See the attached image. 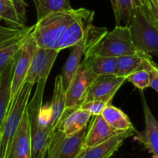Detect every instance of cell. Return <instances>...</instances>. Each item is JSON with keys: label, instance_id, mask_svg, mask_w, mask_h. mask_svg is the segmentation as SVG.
Returning <instances> with one entry per match:
<instances>
[{"label": "cell", "instance_id": "603a6c76", "mask_svg": "<svg viewBox=\"0 0 158 158\" xmlns=\"http://www.w3.org/2000/svg\"><path fill=\"white\" fill-rule=\"evenodd\" d=\"M101 115L110 126L118 131H126L135 128L128 116L120 108L110 103L106 106Z\"/></svg>", "mask_w": 158, "mask_h": 158}, {"label": "cell", "instance_id": "6da1fadb", "mask_svg": "<svg viewBox=\"0 0 158 158\" xmlns=\"http://www.w3.org/2000/svg\"><path fill=\"white\" fill-rule=\"evenodd\" d=\"M48 77L36 83V89L27 106L31 134V158H46L53 130L51 115L43 108V97Z\"/></svg>", "mask_w": 158, "mask_h": 158}, {"label": "cell", "instance_id": "8992f818", "mask_svg": "<svg viewBox=\"0 0 158 158\" xmlns=\"http://www.w3.org/2000/svg\"><path fill=\"white\" fill-rule=\"evenodd\" d=\"M93 54L84 56L73 78L66 89V107L80 106L86 100L88 89L96 77L90 65Z\"/></svg>", "mask_w": 158, "mask_h": 158}, {"label": "cell", "instance_id": "ac0fdd59", "mask_svg": "<svg viewBox=\"0 0 158 158\" xmlns=\"http://www.w3.org/2000/svg\"><path fill=\"white\" fill-rule=\"evenodd\" d=\"M121 132L123 131H118L110 126L102 115L94 116L89 128H87L83 142V148L101 143Z\"/></svg>", "mask_w": 158, "mask_h": 158}, {"label": "cell", "instance_id": "3957f363", "mask_svg": "<svg viewBox=\"0 0 158 158\" xmlns=\"http://www.w3.org/2000/svg\"><path fill=\"white\" fill-rule=\"evenodd\" d=\"M133 12L127 26L140 52L158 56V27L144 9L141 0H132Z\"/></svg>", "mask_w": 158, "mask_h": 158}, {"label": "cell", "instance_id": "52a82bcc", "mask_svg": "<svg viewBox=\"0 0 158 158\" xmlns=\"http://www.w3.org/2000/svg\"><path fill=\"white\" fill-rule=\"evenodd\" d=\"M33 29V26L2 27L0 26V76L13 61L15 55Z\"/></svg>", "mask_w": 158, "mask_h": 158}, {"label": "cell", "instance_id": "7c38bea8", "mask_svg": "<svg viewBox=\"0 0 158 158\" xmlns=\"http://www.w3.org/2000/svg\"><path fill=\"white\" fill-rule=\"evenodd\" d=\"M143 91L140 90V96L144 115L145 128L141 132L136 130L135 134L139 142L152 154L153 158H158V121L151 112Z\"/></svg>", "mask_w": 158, "mask_h": 158}, {"label": "cell", "instance_id": "4fadbf2b", "mask_svg": "<svg viewBox=\"0 0 158 158\" xmlns=\"http://www.w3.org/2000/svg\"><path fill=\"white\" fill-rule=\"evenodd\" d=\"M94 12L82 8L81 12L76 19L68 26L64 35L59 43V51L73 47L80 43L84 37L86 31L93 24Z\"/></svg>", "mask_w": 158, "mask_h": 158}, {"label": "cell", "instance_id": "8fae6325", "mask_svg": "<svg viewBox=\"0 0 158 158\" xmlns=\"http://www.w3.org/2000/svg\"><path fill=\"white\" fill-rule=\"evenodd\" d=\"M59 51L37 46L32 56L25 82L35 84L42 79L49 77L59 54Z\"/></svg>", "mask_w": 158, "mask_h": 158}, {"label": "cell", "instance_id": "83f0119b", "mask_svg": "<svg viewBox=\"0 0 158 158\" xmlns=\"http://www.w3.org/2000/svg\"><path fill=\"white\" fill-rule=\"evenodd\" d=\"M109 103L101 101V100H91V101L84 102L80 106L82 109L87 111L91 116L101 115Z\"/></svg>", "mask_w": 158, "mask_h": 158}, {"label": "cell", "instance_id": "f1b7e54d", "mask_svg": "<svg viewBox=\"0 0 158 158\" xmlns=\"http://www.w3.org/2000/svg\"><path fill=\"white\" fill-rule=\"evenodd\" d=\"M144 9L158 27V3L156 0H141Z\"/></svg>", "mask_w": 158, "mask_h": 158}, {"label": "cell", "instance_id": "30bf717a", "mask_svg": "<svg viewBox=\"0 0 158 158\" xmlns=\"http://www.w3.org/2000/svg\"><path fill=\"white\" fill-rule=\"evenodd\" d=\"M127 79L116 75H97L91 83L85 102L101 100L110 103Z\"/></svg>", "mask_w": 158, "mask_h": 158}, {"label": "cell", "instance_id": "d6986e66", "mask_svg": "<svg viewBox=\"0 0 158 158\" xmlns=\"http://www.w3.org/2000/svg\"><path fill=\"white\" fill-rule=\"evenodd\" d=\"M152 60L151 56L141 52L117 57L115 75L127 79L138 69H148Z\"/></svg>", "mask_w": 158, "mask_h": 158}, {"label": "cell", "instance_id": "9c48e42d", "mask_svg": "<svg viewBox=\"0 0 158 158\" xmlns=\"http://www.w3.org/2000/svg\"><path fill=\"white\" fill-rule=\"evenodd\" d=\"M36 48L37 45L35 40L30 33L26 39L24 43L14 58L13 71L11 83V104L17 93L25 83L26 74L29 70L32 56Z\"/></svg>", "mask_w": 158, "mask_h": 158}, {"label": "cell", "instance_id": "9a60e30c", "mask_svg": "<svg viewBox=\"0 0 158 158\" xmlns=\"http://www.w3.org/2000/svg\"><path fill=\"white\" fill-rule=\"evenodd\" d=\"M90 118V114L80 106L66 107L56 130L66 135H73L87 127Z\"/></svg>", "mask_w": 158, "mask_h": 158}, {"label": "cell", "instance_id": "d6a6232c", "mask_svg": "<svg viewBox=\"0 0 158 158\" xmlns=\"http://www.w3.org/2000/svg\"><path fill=\"white\" fill-rule=\"evenodd\" d=\"M0 77H1V76H0Z\"/></svg>", "mask_w": 158, "mask_h": 158}, {"label": "cell", "instance_id": "44dd1931", "mask_svg": "<svg viewBox=\"0 0 158 158\" xmlns=\"http://www.w3.org/2000/svg\"><path fill=\"white\" fill-rule=\"evenodd\" d=\"M13 61L4 69L0 77V131L11 107V83Z\"/></svg>", "mask_w": 158, "mask_h": 158}, {"label": "cell", "instance_id": "ffe728a7", "mask_svg": "<svg viewBox=\"0 0 158 158\" xmlns=\"http://www.w3.org/2000/svg\"><path fill=\"white\" fill-rule=\"evenodd\" d=\"M66 90L63 85V77L61 74L56 76L54 83L53 95L50 103L51 127L55 131L59 120L61 118L64 110L66 109Z\"/></svg>", "mask_w": 158, "mask_h": 158}, {"label": "cell", "instance_id": "cb8c5ba5", "mask_svg": "<svg viewBox=\"0 0 158 158\" xmlns=\"http://www.w3.org/2000/svg\"><path fill=\"white\" fill-rule=\"evenodd\" d=\"M37 14V20L51 12L73 9L69 0H32Z\"/></svg>", "mask_w": 158, "mask_h": 158}, {"label": "cell", "instance_id": "4316f807", "mask_svg": "<svg viewBox=\"0 0 158 158\" xmlns=\"http://www.w3.org/2000/svg\"><path fill=\"white\" fill-rule=\"evenodd\" d=\"M148 69H140L135 71L127 78V80L132 83L140 90H143L146 88L149 87L151 83Z\"/></svg>", "mask_w": 158, "mask_h": 158}, {"label": "cell", "instance_id": "7a4b0ae2", "mask_svg": "<svg viewBox=\"0 0 158 158\" xmlns=\"http://www.w3.org/2000/svg\"><path fill=\"white\" fill-rule=\"evenodd\" d=\"M81 10L82 8L51 12L37 20L31 32L37 46L59 51V43L62 37Z\"/></svg>", "mask_w": 158, "mask_h": 158}, {"label": "cell", "instance_id": "ba28073f", "mask_svg": "<svg viewBox=\"0 0 158 158\" xmlns=\"http://www.w3.org/2000/svg\"><path fill=\"white\" fill-rule=\"evenodd\" d=\"M87 127L73 135L60 131H53L46 158H77L83 148Z\"/></svg>", "mask_w": 158, "mask_h": 158}, {"label": "cell", "instance_id": "1f68e13d", "mask_svg": "<svg viewBox=\"0 0 158 158\" xmlns=\"http://www.w3.org/2000/svg\"><path fill=\"white\" fill-rule=\"evenodd\" d=\"M1 20H2V19H0V22H1Z\"/></svg>", "mask_w": 158, "mask_h": 158}, {"label": "cell", "instance_id": "e0dca14e", "mask_svg": "<svg viewBox=\"0 0 158 158\" xmlns=\"http://www.w3.org/2000/svg\"><path fill=\"white\" fill-rule=\"evenodd\" d=\"M26 3L24 0H0V19L12 27L26 26Z\"/></svg>", "mask_w": 158, "mask_h": 158}, {"label": "cell", "instance_id": "2e32d148", "mask_svg": "<svg viewBox=\"0 0 158 158\" xmlns=\"http://www.w3.org/2000/svg\"><path fill=\"white\" fill-rule=\"evenodd\" d=\"M8 158H31L30 126L27 109L12 140Z\"/></svg>", "mask_w": 158, "mask_h": 158}, {"label": "cell", "instance_id": "7402d4cb", "mask_svg": "<svg viewBox=\"0 0 158 158\" xmlns=\"http://www.w3.org/2000/svg\"><path fill=\"white\" fill-rule=\"evenodd\" d=\"M85 47V42L83 39L80 43L73 46L72 51L65 63L61 76L63 77V85L66 88V90L81 63Z\"/></svg>", "mask_w": 158, "mask_h": 158}, {"label": "cell", "instance_id": "f546056e", "mask_svg": "<svg viewBox=\"0 0 158 158\" xmlns=\"http://www.w3.org/2000/svg\"><path fill=\"white\" fill-rule=\"evenodd\" d=\"M148 71L151 78L150 86L158 93V66L153 60L151 61Z\"/></svg>", "mask_w": 158, "mask_h": 158}, {"label": "cell", "instance_id": "277c9868", "mask_svg": "<svg viewBox=\"0 0 158 158\" xmlns=\"http://www.w3.org/2000/svg\"><path fill=\"white\" fill-rule=\"evenodd\" d=\"M33 86L34 84L25 82L11 104L9 114L0 131V158H8L11 143L27 109Z\"/></svg>", "mask_w": 158, "mask_h": 158}, {"label": "cell", "instance_id": "5b68a950", "mask_svg": "<svg viewBox=\"0 0 158 158\" xmlns=\"http://www.w3.org/2000/svg\"><path fill=\"white\" fill-rule=\"evenodd\" d=\"M140 52L134 45L128 26H116L104 35L96 49L94 55L120 57Z\"/></svg>", "mask_w": 158, "mask_h": 158}, {"label": "cell", "instance_id": "5bb4252c", "mask_svg": "<svg viewBox=\"0 0 158 158\" xmlns=\"http://www.w3.org/2000/svg\"><path fill=\"white\" fill-rule=\"evenodd\" d=\"M135 131L134 128L123 131L101 143L83 148L77 158H110L118 151L127 138L135 134Z\"/></svg>", "mask_w": 158, "mask_h": 158}, {"label": "cell", "instance_id": "484cf974", "mask_svg": "<svg viewBox=\"0 0 158 158\" xmlns=\"http://www.w3.org/2000/svg\"><path fill=\"white\" fill-rule=\"evenodd\" d=\"M115 16L117 26H120L123 21L127 26L133 12L132 0H110Z\"/></svg>", "mask_w": 158, "mask_h": 158}, {"label": "cell", "instance_id": "4dcf8cb0", "mask_svg": "<svg viewBox=\"0 0 158 158\" xmlns=\"http://www.w3.org/2000/svg\"><path fill=\"white\" fill-rule=\"evenodd\" d=\"M156 1H157V3H158V0H156Z\"/></svg>", "mask_w": 158, "mask_h": 158}, {"label": "cell", "instance_id": "d4e9b609", "mask_svg": "<svg viewBox=\"0 0 158 158\" xmlns=\"http://www.w3.org/2000/svg\"><path fill=\"white\" fill-rule=\"evenodd\" d=\"M90 65L96 75H115L117 58L93 54L90 57Z\"/></svg>", "mask_w": 158, "mask_h": 158}]
</instances>
